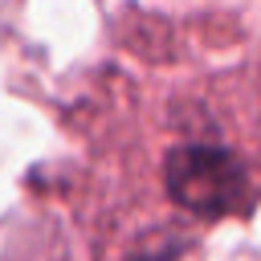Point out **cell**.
Wrapping results in <instances>:
<instances>
[{
  "instance_id": "cell-1",
  "label": "cell",
  "mask_w": 261,
  "mask_h": 261,
  "mask_svg": "<svg viewBox=\"0 0 261 261\" xmlns=\"http://www.w3.org/2000/svg\"><path fill=\"white\" fill-rule=\"evenodd\" d=\"M163 179H167L171 200L179 208L196 212V216H224V212H232L245 200V188H249L241 159L232 151H224V147H204V143L175 147L167 155Z\"/></svg>"
}]
</instances>
